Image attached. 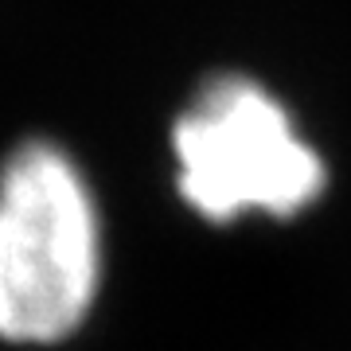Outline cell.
<instances>
[{
	"instance_id": "obj_1",
	"label": "cell",
	"mask_w": 351,
	"mask_h": 351,
	"mask_svg": "<svg viewBox=\"0 0 351 351\" xmlns=\"http://www.w3.org/2000/svg\"><path fill=\"white\" fill-rule=\"evenodd\" d=\"M101 281L106 219L86 168L51 137L16 141L0 160V343H66Z\"/></svg>"
},
{
	"instance_id": "obj_2",
	"label": "cell",
	"mask_w": 351,
	"mask_h": 351,
	"mask_svg": "<svg viewBox=\"0 0 351 351\" xmlns=\"http://www.w3.org/2000/svg\"><path fill=\"white\" fill-rule=\"evenodd\" d=\"M172 188L207 226L293 223L328 191V160L297 113L246 71H215L168 125Z\"/></svg>"
}]
</instances>
